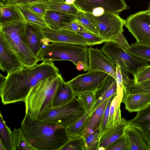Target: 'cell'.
I'll use <instances>...</instances> for the list:
<instances>
[{"label": "cell", "instance_id": "obj_1", "mask_svg": "<svg viewBox=\"0 0 150 150\" xmlns=\"http://www.w3.org/2000/svg\"><path fill=\"white\" fill-rule=\"evenodd\" d=\"M59 69L51 61H43L29 67L8 73L0 84V96L4 105L24 102L31 88L41 80L59 74Z\"/></svg>", "mask_w": 150, "mask_h": 150}, {"label": "cell", "instance_id": "obj_2", "mask_svg": "<svg viewBox=\"0 0 150 150\" xmlns=\"http://www.w3.org/2000/svg\"><path fill=\"white\" fill-rule=\"evenodd\" d=\"M20 127L28 141L37 150H61L70 138L65 127L35 120L25 114Z\"/></svg>", "mask_w": 150, "mask_h": 150}, {"label": "cell", "instance_id": "obj_3", "mask_svg": "<svg viewBox=\"0 0 150 150\" xmlns=\"http://www.w3.org/2000/svg\"><path fill=\"white\" fill-rule=\"evenodd\" d=\"M64 81L58 74L41 80L33 87L24 102L25 114L36 120L51 110L55 93Z\"/></svg>", "mask_w": 150, "mask_h": 150}, {"label": "cell", "instance_id": "obj_4", "mask_svg": "<svg viewBox=\"0 0 150 150\" xmlns=\"http://www.w3.org/2000/svg\"><path fill=\"white\" fill-rule=\"evenodd\" d=\"M25 24L23 20L0 26V33L6 45L18 58L24 67H29L35 65L39 61L24 41Z\"/></svg>", "mask_w": 150, "mask_h": 150}, {"label": "cell", "instance_id": "obj_5", "mask_svg": "<svg viewBox=\"0 0 150 150\" xmlns=\"http://www.w3.org/2000/svg\"><path fill=\"white\" fill-rule=\"evenodd\" d=\"M87 45L52 42L45 46L38 58V61H69L76 66L79 61L88 68V48Z\"/></svg>", "mask_w": 150, "mask_h": 150}, {"label": "cell", "instance_id": "obj_6", "mask_svg": "<svg viewBox=\"0 0 150 150\" xmlns=\"http://www.w3.org/2000/svg\"><path fill=\"white\" fill-rule=\"evenodd\" d=\"M86 112L81 102L75 97L70 102L53 108L47 113L37 120L56 123L66 129L79 119Z\"/></svg>", "mask_w": 150, "mask_h": 150}, {"label": "cell", "instance_id": "obj_7", "mask_svg": "<svg viewBox=\"0 0 150 150\" xmlns=\"http://www.w3.org/2000/svg\"><path fill=\"white\" fill-rule=\"evenodd\" d=\"M87 14L93 20L98 28L100 36L105 42H114L119 35L123 33L125 20L119 14L107 12L96 16Z\"/></svg>", "mask_w": 150, "mask_h": 150}, {"label": "cell", "instance_id": "obj_8", "mask_svg": "<svg viewBox=\"0 0 150 150\" xmlns=\"http://www.w3.org/2000/svg\"><path fill=\"white\" fill-rule=\"evenodd\" d=\"M74 4L79 10L96 16L107 12L119 14L129 8L125 0H75Z\"/></svg>", "mask_w": 150, "mask_h": 150}, {"label": "cell", "instance_id": "obj_9", "mask_svg": "<svg viewBox=\"0 0 150 150\" xmlns=\"http://www.w3.org/2000/svg\"><path fill=\"white\" fill-rule=\"evenodd\" d=\"M124 25L137 42L150 46V13L144 11L130 15L125 20Z\"/></svg>", "mask_w": 150, "mask_h": 150}, {"label": "cell", "instance_id": "obj_10", "mask_svg": "<svg viewBox=\"0 0 150 150\" xmlns=\"http://www.w3.org/2000/svg\"><path fill=\"white\" fill-rule=\"evenodd\" d=\"M109 74L100 71H95L80 74L67 83L75 96L85 92H95L101 85Z\"/></svg>", "mask_w": 150, "mask_h": 150}, {"label": "cell", "instance_id": "obj_11", "mask_svg": "<svg viewBox=\"0 0 150 150\" xmlns=\"http://www.w3.org/2000/svg\"><path fill=\"white\" fill-rule=\"evenodd\" d=\"M42 29L34 24L25 22L23 35L24 40L30 50L37 58L44 46L48 45L50 42L45 37Z\"/></svg>", "mask_w": 150, "mask_h": 150}, {"label": "cell", "instance_id": "obj_12", "mask_svg": "<svg viewBox=\"0 0 150 150\" xmlns=\"http://www.w3.org/2000/svg\"><path fill=\"white\" fill-rule=\"evenodd\" d=\"M88 72L100 71L117 78L116 67L101 50L92 47L88 48Z\"/></svg>", "mask_w": 150, "mask_h": 150}, {"label": "cell", "instance_id": "obj_13", "mask_svg": "<svg viewBox=\"0 0 150 150\" xmlns=\"http://www.w3.org/2000/svg\"><path fill=\"white\" fill-rule=\"evenodd\" d=\"M25 67L17 56L8 48L0 33V68L3 72L11 73Z\"/></svg>", "mask_w": 150, "mask_h": 150}, {"label": "cell", "instance_id": "obj_14", "mask_svg": "<svg viewBox=\"0 0 150 150\" xmlns=\"http://www.w3.org/2000/svg\"><path fill=\"white\" fill-rule=\"evenodd\" d=\"M45 37L52 42H60L88 46L86 41L76 33L63 30H55L49 27L42 28Z\"/></svg>", "mask_w": 150, "mask_h": 150}, {"label": "cell", "instance_id": "obj_15", "mask_svg": "<svg viewBox=\"0 0 150 150\" xmlns=\"http://www.w3.org/2000/svg\"><path fill=\"white\" fill-rule=\"evenodd\" d=\"M128 126V120L122 117L119 123L106 129L101 134L98 150H105L122 136Z\"/></svg>", "mask_w": 150, "mask_h": 150}, {"label": "cell", "instance_id": "obj_16", "mask_svg": "<svg viewBox=\"0 0 150 150\" xmlns=\"http://www.w3.org/2000/svg\"><path fill=\"white\" fill-rule=\"evenodd\" d=\"M128 126L134 127L142 134L150 147V104L137 112L135 117L128 120Z\"/></svg>", "mask_w": 150, "mask_h": 150}, {"label": "cell", "instance_id": "obj_17", "mask_svg": "<svg viewBox=\"0 0 150 150\" xmlns=\"http://www.w3.org/2000/svg\"><path fill=\"white\" fill-rule=\"evenodd\" d=\"M122 102L130 113L137 112L150 104V94L143 93L124 94Z\"/></svg>", "mask_w": 150, "mask_h": 150}, {"label": "cell", "instance_id": "obj_18", "mask_svg": "<svg viewBox=\"0 0 150 150\" xmlns=\"http://www.w3.org/2000/svg\"><path fill=\"white\" fill-rule=\"evenodd\" d=\"M117 93L116 79L109 75L101 85L95 91L96 102L92 108V112L101 103L116 94Z\"/></svg>", "mask_w": 150, "mask_h": 150}, {"label": "cell", "instance_id": "obj_19", "mask_svg": "<svg viewBox=\"0 0 150 150\" xmlns=\"http://www.w3.org/2000/svg\"><path fill=\"white\" fill-rule=\"evenodd\" d=\"M44 19L49 27L60 30L65 23L76 21V16L48 10Z\"/></svg>", "mask_w": 150, "mask_h": 150}, {"label": "cell", "instance_id": "obj_20", "mask_svg": "<svg viewBox=\"0 0 150 150\" xmlns=\"http://www.w3.org/2000/svg\"><path fill=\"white\" fill-rule=\"evenodd\" d=\"M109 98L100 105L91 114L82 136L84 138L100 128L103 115Z\"/></svg>", "mask_w": 150, "mask_h": 150}, {"label": "cell", "instance_id": "obj_21", "mask_svg": "<svg viewBox=\"0 0 150 150\" xmlns=\"http://www.w3.org/2000/svg\"><path fill=\"white\" fill-rule=\"evenodd\" d=\"M126 135L129 145L130 150H149L142 134L137 128L128 126L126 129Z\"/></svg>", "mask_w": 150, "mask_h": 150}, {"label": "cell", "instance_id": "obj_22", "mask_svg": "<svg viewBox=\"0 0 150 150\" xmlns=\"http://www.w3.org/2000/svg\"><path fill=\"white\" fill-rule=\"evenodd\" d=\"M75 97L70 86L64 81L55 93L52 102L53 107L55 108L65 104L72 100Z\"/></svg>", "mask_w": 150, "mask_h": 150}, {"label": "cell", "instance_id": "obj_23", "mask_svg": "<svg viewBox=\"0 0 150 150\" xmlns=\"http://www.w3.org/2000/svg\"><path fill=\"white\" fill-rule=\"evenodd\" d=\"M92 108L87 111L79 119L66 129L70 139L82 136L89 118L92 112Z\"/></svg>", "mask_w": 150, "mask_h": 150}, {"label": "cell", "instance_id": "obj_24", "mask_svg": "<svg viewBox=\"0 0 150 150\" xmlns=\"http://www.w3.org/2000/svg\"><path fill=\"white\" fill-rule=\"evenodd\" d=\"M22 20L21 14L15 6L0 7V26Z\"/></svg>", "mask_w": 150, "mask_h": 150}, {"label": "cell", "instance_id": "obj_25", "mask_svg": "<svg viewBox=\"0 0 150 150\" xmlns=\"http://www.w3.org/2000/svg\"><path fill=\"white\" fill-rule=\"evenodd\" d=\"M14 6L20 12L23 20L25 22L34 24L42 28L48 27L43 17L23 6L18 5Z\"/></svg>", "mask_w": 150, "mask_h": 150}, {"label": "cell", "instance_id": "obj_26", "mask_svg": "<svg viewBox=\"0 0 150 150\" xmlns=\"http://www.w3.org/2000/svg\"><path fill=\"white\" fill-rule=\"evenodd\" d=\"M133 57L150 62V46L138 42L132 43L125 50Z\"/></svg>", "mask_w": 150, "mask_h": 150}, {"label": "cell", "instance_id": "obj_27", "mask_svg": "<svg viewBox=\"0 0 150 150\" xmlns=\"http://www.w3.org/2000/svg\"><path fill=\"white\" fill-rule=\"evenodd\" d=\"M13 150H37L26 139L20 128L12 131Z\"/></svg>", "mask_w": 150, "mask_h": 150}, {"label": "cell", "instance_id": "obj_28", "mask_svg": "<svg viewBox=\"0 0 150 150\" xmlns=\"http://www.w3.org/2000/svg\"><path fill=\"white\" fill-rule=\"evenodd\" d=\"M0 116V140L6 150H13L12 132L6 125L1 113Z\"/></svg>", "mask_w": 150, "mask_h": 150}, {"label": "cell", "instance_id": "obj_29", "mask_svg": "<svg viewBox=\"0 0 150 150\" xmlns=\"http://www.w3.org/2000/svg\"><path fill=\"white\" fill-rule=\"evenodd\" d=\"M76 16V21L91 33L100 36L98 28L93 20L87 13L79 10Z\"/></svg>", "mask_w": 150, "mask_h": 150}, {"label": "cell", "instance_id": "obj_30", "mask_svg": "<svg viewBox=\"0 0 150 150\" xmlns=\"http://www.w3.org/2000/svg\"><path fill=\"white\" fill-rule=\"evenodd\" d=\"M47 4L48 5V10L57 11L69 14L76 16L79 11L75 5H68L57 2Z\"/></svg>", "mask_w": 150, "mask_h": 150}, {"label": "cell", "instance_id": "obj_31", "mask_svg": "<svg viewBox=\"0 0 150 150\" xmlns=\"http://www.w3.org/2000/svg\"><path fill=\"white\" fill-rule=\"evenodd\" d=\"M76 97L81 102L87 112L92 108L96 101L95 92H85L76 95Z\"/></svg>", "mask_w": 150, "mask_h": 150}, {"label": "cell", "instance_id": "obj_32", "mask_svg": "<svg viewBox=\"0 0 150 150\" xmlns=\"http://www.w3.org/2000/svg\"><path fill=\"white\" fill-rule=\"evenodd\" d=\"M100 136L99 128L84 138V150H98Z\"/></svg>", "mask_w": 150, "mask_h": 150}, {"label": "cell", "instance_id": "obj_33", "mask_svg": "<svg viewBox=\"0 0 150 150\" xmlns=\"http://www.w3.org/2000/svg\"><path fill=\"white\" fill-rule=\"evenodd\" d=\"M61 150H84V139L83 136L70 139Z\"/></svg>", "mask_w": 150, "mask_h": 150}, {"label": "cell", "instance_id": "obj_34", "mask_svg": "<svg viewBox=\"0 0 150 150\" xmlns=\"http://www.w3.org/2000/svg\"><path fill=\"white\" fill-rule=\"evenodd\" d=\"M134 77L136 85L150 80V65L141 69Z\"/></svg>", "mask_w": 150, "mask_h": 150}, {"label": "cell", "instance_id": "obj_35", "mask_svg": "<svg viewBox=\"0 0 150 150\" xmlns=\"http://www.w3.org/2000/svg\"><path fill=\"white\" fill-rule=\"evenodd\" d=\"M105 150H130L127 138L125 134L121 136Z\"/></svg>", "mask_w": 150, "mask_h": 150}, {"label": "cell", "instance_id": "obj_36", "mask_svg": "<svg viewBox=\"0 0 150 150\" xmlns=\"http://www.w3.org/2000/svg\"><path fill=\"white\" fill-rule=\"evenodd\" d=\"M75 33L85 39L88 43V46L101 44L105 42V40L100 36L91 33L76 32Z\"/></svg>", "mask_w": 150, "mask_h": 150}, {"label": "cell", "instance_id": "obj_37", "mask_svg": "<svg viewBox=\"0 0 150 150\" xmlns=\"http://www.w3.org/2000/svg\"><path fill=\"white\" fill-rule=\"evenodd\" d=\"M22 6L44 18L48 8L47 4H33Z\"/></svg>", "mask_w": 150, "mask_h": 150}, {"label": "cell", "instance_id": "obj_38", "mask_svg": "<svg viewBox=\"0 0 150 150\" xmlns=\"http://www.w3.org/2000/svg\"><path fill=\"white\" fill-rule=\"evenodd\" d=\"M61 30H65L75 33L76 32L91 33L76 21L64 23Z\"/></svg>", "mask_w": 150, "mask_h": 150}, {"label": "cell", "instance_id": "obj_39", "mask_svg": "<svg viewBox=\"0 0 150 150\" xmlns=\"http://www.w3.org/2000/svg\"><path fill=\"white\" fill-rule=\"evenodd\" d=\"M60 1V0H16L6 6H23L37 3L48 4L55 2H59Z\"/></svg>", "mask_w": 150, "mask_h": 150}, {"label": "cell", "instance_id": "obj_40", "mask_svg": "<svg viewBox=\"0 0 150 150\" xmlns=\"http://www.w3.org/2000/svg\"><path fill=\"white\" fill-rule=\"evenodd\" d=\"M117 84V94L119 102L121 103V100L123 93V89L122 85V76L120 66L117 64H116Z\"/></svg>", "mask_w": 150, "mask_h": 150}, {"label": "cell", "instance_id": "obj_41", "mask_svg": "<svg viewBox=\"0 0 150 150\" xmlns=\"http://www.w3.org/2000/svg\"><path fill=\"white\" fill-rule=\"evenodd\" d=\"M121 72L123 89V95L124 94H129L131 93L132 89L136 86L134 80L131 79L129 76Z\"/></svg>", "mask_w": 150, "mask_h": 150}, {"label": "cell", "instance_id": "obj_42", "mask_svg": "<svg viewBox=\"0 0 150 150\" xmlns=\"http://www.w3.org/2000/svg\"><path fill=\"white\" fill-rule=\"evenodd\" d=\"M115 95L110 98L109 101L104 112L101 126L100 128L101 135L102 133L106 129L109 117L110 105Z\"/></svg>", "mask_w": 150, "mask_h": 150}, {"label": "cell", "instance_id": "obj_43", "mask_svg": "<svg viewBox=\"0 0 150 150\" xmlns=\"http://www.w3.org/2000/svg\"><path fill=\"white\" fill-rule=\"evenodd\" d=\"M119 103H121L119 102L116 94L115 95L111 104L106 129L112 127L113 125L115 110Z\"/></svg>", "mask_w": 150, "mask_h": 150}, {"label": "cell", "instance_id": "obj_44", "mask_svg": "<svg viewBox=\"0 0 150 150\" xmlns=\"http://www.w3.org/2000/svg\"><path fill=\"white\" fill-rule=\"evenodd\" d=\"M113 42L125 50L130 46L123 33H121Z\"/></svg>", "mask_w": 150, "mask_h": 150}, {"label": "cell", "instance_id": "obj_45", "mask_svg": "<svg viewBox=\"0 0 150 150\" xmlns=\"http://www.w3.org/2000/svg\"><path fill=\"white\" fill-rule=\"evenodd\" d=\"M143 93L150 94V85H137L133 88L131 93Z\"/></svg>", "mask_w": 150, "mask_h": 150}, {"label": "cell", "instance_id": "obj_46", "mask_svg": "<svg viewBox=\"0 0 150 150\" xmlns=\"http://www.w3.org/2000/svg\"><path fill=\"white\" fill-rule=\"evenodd\" d=\"M121 103H119L115 110L113 125L118 124L120 121L122 117L121 116L120 106Z\"/></svg>", "mask_w": 150, "mask_h": 150}, {"label": "cell", "instance_id": "obj_47", "mask_svg": "<svg viewBox=\"0 0 150 150\" xmlns=\"http://www.w3.org/2000/svg\"><path fill=\"white\" fill-rule=\"evenodd\" d=\"M76 66V69L79 71L83 70L84 71H85L88 70V68L83 62L81 61H79L77 62Z\"/></svg>", "mask_w": 150, "mask_h": 150}, {"label": "cell", "instance_id": "obj_48", "mask_svg": "<svg viewBox=\"0 0 150 150\" xmlns=\"http://www.w3.org/2000/svg\"><path fill=\"white\" fill-rule=\"evenodd\" d=\"M75 0H64V3L68 5H74Z\"/></svg>", "mask_w": 150, "mask_h": 150}, {"label": "cell", "instance_id": "obj_49", "mask_svg": "<svg viewBox=\"0 0 150 150\" xmlns=\"http://www.w3.org/2000/svg\"><path fill=\"white\" fill-rule=\"evenodd\" d=\"M8 0H0V7H4L5 6Z\"/></svg>", "mask_w": 150, "mask_h": 150}, {"label": "cell", "instance_id": "obj_50", "mask_svg": "<svg viewBox=\"0 0 150 150\" xmlns=\"http://www.w3.org/2000/svg\"><path fill=\"white\" fill-rule=\"evenodd\" d=\"M0 150H6L4 144L1 140H0Z\"/></svg>", "mask_w": 150, "mask_h": 150}, {"label": "cell", "instance_id": "obj_51", "mask_svg": "<svg viewBox=\"0 0 150 150\" xmlns=\"http://www.w3.org/2000/svg\"><path fill=\"white\" fill-rule=\"evenodd\" d=\"M150 85V80L146 81L139 85Z\"/></svg>", "mask_w": 150, "mask_h": 150}, {"label": "cell", "instance_id": "obj_52", "mask_svg": "<svg viewBox=\"0 0 150 150\" xmlns=\"http://www.w3.org/2000/svg\"><path fill=\"white\" fill-rule=\"evenodd\" d=\"M16 0H8L5 6H7L9 4H10L12 2L15 1Z\"/></svg>", "mask_w": 150, "mask_h": 150}, {"label": "cell", "instance_id": "obj_53", "mask_svg": "<svg viewBox=\"0 0 150 150\" xmlns=\"http://www.w3.org/2000/svg\"><path fill=\"white\" fill-rule=\"evenodd\" d=\"M148 13H150V3L149 4V5L147 9L146 10Z\"/></svg>", "mask_w": 150, "mask_h": 150}, {"label": "cell", "instance_id": "obj_54", "mask_svg": "<svg viewBox=\"0 0 150 150\" xmlns=\"http://www.w3.org/2000/svg\"><path fill=\"white\" fill-rule=\"evenodd\" d=\"M149 150H150V147L149 148Z\"/></svg>", "mask_w": 150, "mask_h": 150}]
</instances>
